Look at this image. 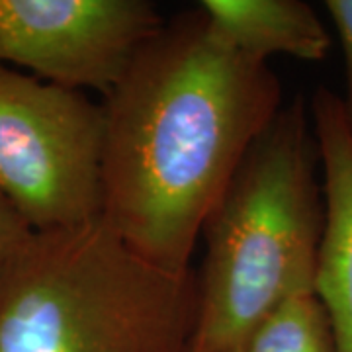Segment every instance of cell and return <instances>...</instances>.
<instances>
[{"instance_id":"cell-1","label":"cell","mask_w":352,"mask_h":352,"mask_svg":"<svg viewBox=\"0 0 352 352\" xmlns=\"http://www.w3.org/2000/svg\"><path fill=\"white\" fill-rule=\"evenodd\" d=\"M102 108L100 217L143 261L186 272L229 180L282 108L278 76L223 45L194 8L139 50Z\"/></svg>"},{"instance_id":"cell-2","label":"cell","mask_w":352,"mask_h":352,"mask_svg":"<svg viewBox=\"0 0 352 352\" xmlns=\"http://www.w3.org/2000/svg\"><path fill=\"white\" fill-rule=\"evenodd\" d=\"M319 149L302 96L256 138L204 226L192 351L243 352L288 298L314 292L325 223Z\"/></svg>"},{"instance_id":"cell-3","label":"cell","mask_w":352,"mask_h":352,"mask_svg":"<svg viewBox=\"0 0 352 352\" xmlns=\"http://www.w3.org/2000/svg\"><path fill=\"white\" fill-rule=\"evenodd\" d=\"M198 274L143 261L98 217L32 233L0 268V352H192Z\"/></svg>"},{"instance_id":"cell-4","label":"cell","mask_w":352,"mask_h":352,"mask_svg":"<svg viewBox=\"0 0 352 352\" xmlns=\"http://www.w3.org/2000/svg\"><path fill=\"white\" fill-rule=\"evenodd\" d=\"M104 108L0 63V192L34 233L102 215Z\"/></svg>"},{"instance_id":"cell-5","label":"cell","mask_w":352,"mask_h":352,"mask_svg":"<svg viewBox=\"0 0 352 352\" xmlns=\"http://www.w3.org/2000/svg\"><path fill=\"white\" fill-rule=\"evenodd\" d=\"M163 25L147 0H0V63L106 98Z\"/></svg>"},{"instance_id":"cell-6","label":"cell","mask_w":352,"mask_h":352,"mask_svg":"<svg viewBox=\"0 0 352 352\" xmlns=\"http://www.w3.org/2000/svg\"><path fill=\"white\" fill-rule=\"evenodd\" d=\"M309 112L325 201L314 292L327 314L335 352H352V133L342 102L329 88L315 90Z\"/></svg>"},{"instance_id":"cell-7","label":"cell","mask_w":352,"mask_h":352,"mask_svg":"<svg viewBox=\"0 0 352 352\" xmlns=\"http://www.w3.org/2000/svg\"><path fill=\"white\" fill-rule=\"evenodd\" d=\"M198 8L223 45L263 63L272 55L323 61L333 47L325 22L302 0H204Z\"/></svg>"},{"instance_id":"cell-8","label":"cell","mask_w":352,"mask_h":352,"mask_svg":"<svg viewBox=\"0 0 352 352\" xmlns=\"http://www.w3.org/2000/svg\"><path fill=\"white\" fill-rule=\"evenodd\" d=\"M243 352H335L327 314L315 292L280 303L254 329Z\"/></svg>"},{"instance_id":"cell-9","label":"cell","mask_w":352,"mask_h":352,"mask_svg":"<svg viewBox=\"0 0 352 352\" xmlns=\"http://www.w3.org/2000/svg\"><path fill=\"white\" fill-rule=\"evenodd\" d=\"M329 20L337 32L342 57H344V75H346V94L342 102V110L346 124L352 133V0H327L323 2Z\"/></svg>"},{"instance_id":"cell-10","label":"cell","mask_w":352,"mask_h":352,"mask_svg":"<svg viewBox=\"0 0 352 352\" xmlns=\"http://www.w3.org/2000/svg\"><path fill=\"white\" fill-rule=\"evenodd\" d=\"M34 231L28 227L22 215L16 212L8 198L0 192V268L12 258V254Z\"/></svg>"},{"instance_id":"cell-11","label":"cell","mask_w":352,"mask_h":352,"mask_svg":"<svg viewBox=\"0 0 352 352\" xmlns=\"http://www.w3.org/2000/svg\"><path fill=\"white\" fill-rule=\"evenodd\" d=\"M192 352H196V351H192Z\"/></svg>"}]
</instances>
